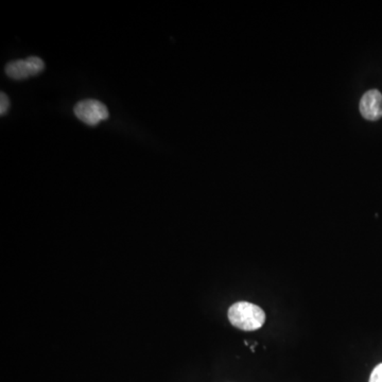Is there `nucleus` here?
Returning <instances> with one entry per match:
<instances>
[{"mask_svg": "<svg viewBox=\"0 0 382 382\" xmlns=\"http://www.w3.org/2000/svg\"><path fill=\"white\" fill-rule=\"evenodd\" d=\"M229 322L240 330L254 331L262 328L266 322V313L259 306L248 301H237L227 312Z\"/></svg>", "mask_w": 382, "mask_h": 382, "instance_id": "nucleus-1", "label": "nucleus"}, {"mask_svg": "<svg viewBox=\"0 0 382 382\" xmlns=\"http://www.w3.org/2000/svg\"><path fill=\"white\" fill-rule=\"evenodd\" d=\"M10 107V100L5 93L0 94V115L3 116Z\"/></svg>", "mask_w": 382, "mask_h": 382, "instance_id": "nucleus-5", "label": "nucleus"}, {"mask_svg": "<svg viewBox=\"0 0 382 382\" xmlns=\"http://www.w3.org/2000/svg\"><path fill=\"white\" fill-rule=\"evenodd\" d=\"M368 382H382V363L378 364V365L374 368Z\"/></svg>", "mask_w": 382, "mask_h": 382, "instance_id": "nucleus-6", "label": "nucleus"}, {"mask_svg": "<svg viewBox=\"0 0 382 382\" xmlns=\"http://www.w3.org/2000/svg\"><path fill=\"white\" fill-rule=\"evenodd\" d=\"M45 63L39 56H29L25 60L10 62L6 66V74L13 80H23L36 76L44 70Z\"/></svg>", "mask_w": 382, "mask_h": 382, "instance_id": "nucleus-3", "label": "nucleus"}, {"mask_svg": "<svg viewBox=\"0 0 382 382\" xmlns=\"http://www.w3.org/2000/svg\"><path fill=\"white\" fill-rule=\"evenodd\" d=\"M360 113L366 120L377 121L382 117V95L378 89L366 92L360 100Z\"/></svg>", "mask_w": 382, "mask_h": 382, "instance_id": "nucleus-4", "label": "nucleus"}, {"mask_svg": "<svg viewBox=\"0 0 382 382\" xmlns=\"http://www.w3.org/2000/svg\"><path fill=\"white\" fill-rule=\"evenodd\" d=\"M76 115L82 123L87 125H99L101 121L109 118V109L102 102L98 100L86 99L76 103L74 109Z\"/></svg>", "mask_w": 382, "mask_h": 382, "instance_id": "nucleus-2", "label": "nucleus"}]
</instances>
